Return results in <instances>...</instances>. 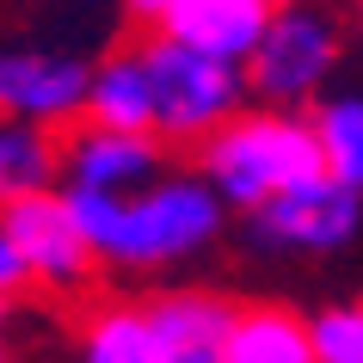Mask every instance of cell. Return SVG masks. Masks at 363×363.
<instances>
[{
	"label": "cell",
	"instance_id": "cell-2",
	"mask_svg": "<svg viewBox=\"0 0 363 363\" xmlns=\"http://www.w3.org/2000/svg\"><path fill=\"white\" fill-rule=\"evenodd\" d=\"M222 216H228V203L197 172H167L142 197H123V222H117V240L105 259L123 271H167L210 247L222 234Z\"/></svg>",
	"mask_w": 363,
	"mask_h": 363
},
{
	"label": "cell",
	"instance_id": "cell-1",
	"mask_svg": "<svg viewBox=\"0 0 363 363\" xmlns=\"http://www.w3.org/2000/svg\"><path fill=\"white\" fill-rule=\"evenodd\" d=\"M197 179L228 210H247V216H259L277 197L326 179L314 111H265V105H247L228 130H216L197 148Z\"/></svg>",
	"mask_w": 363,
	"mask_h": 363
},
{
	"label": "cell",
	"instance_id": "cell-6",
	"mask_svg": "<svg viewBox=\"0 0 363 363\" xmlns=\"http://www.w3.org/2000/svg\"><path fill=\"white\" fill-rule=\"evenodd\" d=\"M271 19H277L271 0H142V6H130L135 38L185 43L197 56L234 62V68L252 62V50L271 31Z\"/></svg>",
	"mask_w": 363,
	"mask_h": 363
},
{
	"label": "cell",
	"instance_id": "cell-4",
	"mask_svg": "<svg viewBox=\"0 0 363 363\" xmlns=\"http://www.w3.org/2000/svg\"><path fill=\"white\" fill-rule=\"evenodd\" d=\"M339 19L320 6H277L271 31L259 38L247 62V93L265 111H302L314 105V93L326 86V74L339 68Z\"/></svg>",
	"mask_w": 363,
	"mask_h": 363
},
{
	"label": "cell",
	"instance_id": "cell-12",
	"mask_svg": "<svg viewBox=\"0 0 363 363\" xmlns=\"http://www.w3.org/2000/svg\"><path fill=\"white\" fill-rule=\"evenodd\" d=\"M222 363H314L308 314L284 302H240L234 333L222 345Z\"/></svg>",
	"mask_w": 363,
	"mask_h": 363
},
{
	"label": "cell",
	"instance_id": "cell-9",
	"mask_svg": "<svg viewBox=\"0 0 363 363\" xmlns=\"http://www.w3.org/2000/svg\"><path fill=\"white\" fill-rule=\"evenodd\" d=\"M357 228H363V197L345 191L339 179H314L252 216V240L277 252H339L357 240Z\"/></svg>",
	"mask_w": 363,
	"mask_h": 363
},
{
	"label": "cell",
	"instance_id": "cell-15",
	"mask_svg": "<svg viewBox=\"0 0 363 363\" xmlns=\"http://www.w3.org/2000/svg\"><path fill=\"white\" fill-rule=\"evenodd\" d=\"M62 197H68V210H74L80 234L93 240V252L105 259V252H111V240H117V222H123V197H105V191H62Z\"/></svg>",
	"mask_w": 363,
	"mask_h": 363
},
{
	"label": "cell",
	"instance_id": "cell-19",
	"mask_svg": "<svg viewBox=\"0 0 363 363\" xmlns=\"http://www.w3.org/2000/svg\"><path fill=\"white\" fill-rule=\"evenodd\" d=\"M0 326H6V296H0Z\"/></svg>",
	"mask_w": 363,
	"mask_h": 363
},
{
	"label": "cell",
	"instance_id": "cell-7",
	"mask_svg": "<svg viewBox=\"0 0 363 363\" xmlns=\"http://www.w3.org/2000/svg\"><path fill=\"white\" fill-rule=\"evenodd\" d=\"M0 228L13 234V247H19L25 271H31V284L56 289V296H80V289L93 284L99 252H93V240L80 234V222H74V210H68L62 191L13 197V203L0 210Z\"/></svg>",
	"mask_w": 363,
	"mask_h": 363
},
{
	"label": "cell",
	"instance_id": "cell-17",
	"mask_svg": "<svg viewBox=\"0 0 363 363\" xmlns=\"http://www.w3.org/2000/svg\"><path fill=\"white\" fill-rule=\"evenodd\" d=\"M19 197V185H13V160H6V130H0V210Z\"/></svg>",
	"mask_w": 363,
	"mask_h": 363
},
{
	"label": "cell",
	"instance_id": "cell-11",
	"mask_svg": "<svg viewBox=\"0 0 363 363\" xmlns=\"http://www.w3.org/2000/svg\"><path fill=\"white\" fill-rule=\"evenodd\" d=\"M74 363H172L148 302H93L74 326Z\"/></svg>",
	"mask_w": 363,
	"mask_h": 363
},
{
	"label": "cell",
	"instance_id": "cell-5",
	"mask_svg": "<svg viewBox=\"0 0 363 363\" xmlns=\"http://www.w3.org/2000/svg\"><path fill=\"white\" fill-rule=\"evenodd\" d=\"M86 93H93V62L68 50H0V123H31V130L68 135L86 123Z\"/></svg>",
	"mask_w": 363,
	"mask_h": 363
},
{
	"label": "cell",
	"instance_id": "cell-20",
	"mask_svg": "<svg viewBox=\"0 0 363 363\" xmlns=\"http://www.w3.org/2000/svg\"><path fill=\"white\" fill-rule=\"evenodd\" d=\"M357 25H363V6H357Z\"/></svg>",
	"mask_w": 363,
	"mask_h": 363
},
{
	"label": "cell",
	"instance_id": "cell-18",
	"mask_svg": "<svg viewBox=\"0 0 363 363\" xmlns=\"http://www.w3.org/2000/svg\"><path fill=\"white\" fill-rule=\"evenodd\" d=\"M0 363H19V357H13V351H6V345H0Z\"/></svg>",
	"mask_w": 363,
	"mask_h": 363
},
{
	"label": "cell",
	"instance_id": "cell-16",
	"mask_svg": "<svg viewBox=\"0 0 363 363\" xmlns=\"http://www.w3.org/2000/svg\"><path fill=\"white\" fill-rule=\"evenodd\" d=\"M25 284H31V271H25L19 247H13V234L0 228V296H6V302H13V296H19Z\"/></svg>",
	"mask_w": 363,
	"mask_h": 363
},
{
	"label": "cell",
	"instance_id": "cell-13",
	"mask_svg": "<svg viewBox=\"0 0 363 363\" xmlns=\"http://www.w3.org/2000/svg\"><path fill=\"white\" fill-rule=\"evenodd\" d=\"M314 135L326 154V179H339L345 191L363 197V99L339 93L314 105Z\"/></svg>",
	"mask_w": 363,
	"mask_h": 363
},
{
	"label": "cell",
	"instance_id": "cell-3",
	"mask_svg": "<svg viewBox=\"0 0 363 363\" xmlns=\"http://www.w3.org/2000/svg\"><path fill=\"white\" fill-rule=\"evenodd\" d=\"M148 50V74H154V135L167 148H203L216 130H228L234 117L247 111V68L234 62H216V56H197L185 43H167V38H142Z\"/></svg>",
	"mask_w": 363,
	"mask_h": 363
},
{
	"label": "cell",
	"instance_id": "cell-10",
	"mask_svg": "<svg viewBox=\"0 0 363 363\" xmlns=\"http://www.w3.org/2000/svg\"><path fill=\"white\" fill-rule=\"evenodd\" d=\"M154 74H148V50L142 38H117L105 56L93 62V93H86V123L93 130H117V135H154ZM160 142V135H154Z\"/></svg>",
	"mask_w": 363,
	"mask_h": 363
},
{
	"label": "cell",
	"instance_id": "cell-8",
	"mask_svg": "<svg viewBox=\"0 0 363 363\" xmlns=\"http://www.w3.org/2000/svg\"><path fill=\"white\" fill-rule=\"evenodd\" d=\"M167 179V142L154 135H117L74 123L62 135V191H105V197H142Z\"/></svg>",
	"mask_w": 363,
	"mask_h": 363
},
{
	"label": "cell",
	"instance_id": "cell-14",
	"mask_svg": "<svg viewBox=\"0 0 363 363\" xmlns=\"http://www.w3.org/2000/svg\"><path fill=\"white\" fill-rule=\"evenodd\" d=\"M314 333V363H363V302H333L308 314Z\"/></svg>",
	"mask_w": 363,
	"mask_h": 363
}]
</instances>
